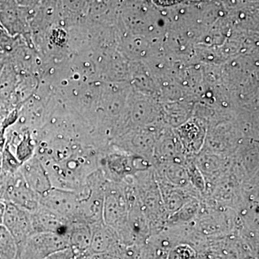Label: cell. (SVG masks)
<instances>
[{"label":"cell","instance_id":"obj_1","mask_svg":"<svg viewBox=\"0 0 259 259\" xmlns=\"http://www.w3.org/2000/svg\"><path fill=\"white\" fill-rule=\"evenodd\" d=\"M139 205L149 224L151 236L157 234L166 226L168 218L162 200L155 176L154 168L139 172L134 176Z\"/></svg>","mask_w":259,"mask_h":259},{"label":"cell","instance_id":"obj_2","mask_svg":"<svg viewBox=\"0 0 259 259\" xmlns=\"http://www.w3.org/2000/svg\"><path fill=\"white\" fill-rule=\"evenodd\" d=\"M106 177L100 168L87 178L81 187L76 190L79 199V210L76 221L90 225L104 222L103 207Z\"/></svg>","mask_w":259,"mask_h":259},{"label":"cell","instance_id":"obj_3","mask_svg":"<svg viewBox=\"0 0 259 259\" xmlns=\"http://www.w3.org/2000/svg\"><path fill=\"white\" fill-rule=\"evenodd\" d=\"M153 162L147 158L131 154L120 149H107L102 152L100 168L107 180L122 182L139 172L153 168Z\"/></svg>","mask_w":259,"mask_h":259},{"label":"cell","instance_id":"obj_4","mask_svg":"<svg viewBox=\"0 0 259 259\" xmlns=\"http://www.w3.org/2000/svg\"><path fill=\"white\" fill-rule=\"evenodd\" d=\"M69 247L68 236L53 233H35L18 250L15 259H44L54 252Z\"/></svg>","mask_w":259,"mask_h":259},{"label":"cell","instance_id":"obj_5","mask_svg":"<svg viewBox=\"0 0 259 259\" xmlns=\"http://www.w3.org/2000/svg\"><path fill=\"white\" fill-rule=\"evenodd\" d=\"M123 182H107L103 207V221L114 230L125 224L128 214Z\"/></svg>","mask_w":259,"mask_h":259},{"label":"cell","instance_id":"obj_6","mask_svg":"<svg viewBox=\"0 0 259 259\" xmlns=\"http://www.w3.org/2000/svg\"><path fill=\"white\" fill-rule=\"evenodd\" d=\"M2 200L31 213L40 204V196L30 188L20 170L7 176Z\"/></svg>","mask_w":259,"mask_h":259},{"label":"cell","instance_id":"obj_7","mask_svg":"<svg viewBox=\"0 0 259 259\" xmlns=\"http://www.w3.org/2000/svg\"><path fill=\"white\" fill-rule=\"evenodd\" d=\"M40 204L64 218L68 222L77 220L79 199L76 191L52 187L40 197Z\"/></svg>","mask_w":259,"mask_h":259},{"label":"cell","instance_id":"obj_8","mask_svg":"<svg viewBox=\"0 0 259 259\" xmlns=\"http://www.w3.org/2000/svg\"><path fill=\"white\" fill-rule=\"evenodd\" d=\"M3 225L14 238L18 250L34 233L30 213L9 202L5 203Z\"/></svg>","mask_w":259,"mask_h":259},{"label":"cell","instance_id":"obj_9","mask_svg":"<svg viewBox=\"0 0 259 259\" xmlns=\"http://www.w3.org/2000/svg\"><path fill=\"white\" fill-rule=\"evenodd\" d=\"M35 233H53L68 236L70 223L42 204L30 213Z\"/></svg>","mask_w":259,"mask_h":259},{"label":"cell","instance_id":"obj_10","mask_svg":"<svg viewBox=\"0 0 259 259\" xmlns=\"http://www.w3.org/2000/svg\"><path fill=\"white\" fill-rule=\"evenodd\" d=\"M20 171L30 188L40 197L52 188L47 169L35 155L22 163Z\"/></svg>","mask_w":259,"mask_h":259},{"label":"cell","instance_id":"obj_11","mask_svg":"<svg viewBox=\"0 0 259 259\" xmlns=\"http://www.w3.org/2000/svg\"><path fill=\"white\" fill-rule=\"evenodd\" d=\"M153 168L156 180L177 188L192 191L199 194L190 185L185 164L179 163H162L155 165Z\"/></svg>","mask_w":259,"mask_h":259},{"label":"cell","instance_id":"obj_12","mask_svg":"<svg viewBox=\"0 0 259 259\" xmlns=\"http://www.w3.org/2000/svg\"><path fill=\"white\" fill-rule=\"evenodd\" d=\"M91 226V243L87 254H99L111 251L120 244L117 233L112 227L104 222Z\"/></svg>","mask_w":259,"mask_h":259},{"label":"cell","instance_id":"obj_13","mask_svg":"<svg viewBox=\"0 0 259 259\" xmlns=\"http://www.w3.org/2000/svg\"><path fill=\"white\" fill-rule=\"evenodd\" d=\"M156 181L161 192L163 205L166 212H168V216L177 212L191 199L195 197V198L202 199L197 192L177 188L162 181L157 180Z\"/></svg>","mask_w":259,"mask_h":259},{"label":"cell","instance_id":"obj_14","mask_svg":"<svg viewBox=\"0 0 259 259\" xmlns=\"http://www.w3.org/2000/svg\"><path fill=\"white\" fill-rule=\"evenodd\" d=\"M69 247L76 256L88 253L92 239V226L82 221L70 223L69 233Z\"/></svg>","mask_w":259,"mask_h":259},{"label":"cell","instance_id":"obj_15","mask_svg":"<svg viewBox=\"0 0 259 259\" xmlns=\"http://www.w3.org/2000/svg\"><path fill=\"white\" fill-rule=\"evenodd\" d=\"M181 141L187 156H195L202 150L203 130L195 122H189L180 129Z\"/></svg>","mask_w":259,"mask_h":259},{"label":"cell","instance_id":"obj_16","mask_svg":"<svg viewBox=\"0 0 259 259\" xmlns=\"http://www.w3.org/2000/svg\"><path fill=\"white\" fill-rule=\"evenodd\" d=\"M202 209V199L194 197L184 204L177 212L168 216L166 226L192 224L199 217Z\"/></svg>","mask_w":259,"mask_h":259},{"label":"cell","instance_id":"obj_17","mask_svg":"<svg viewBox=\"0 0 259 259\" xmlns=\"http://www.w3.org/2000/svg\"><path fill=\"white\" fill-rule=\"evenodd\" d=\"M36 146V139L32 131L28 129H23L20 139L12 151L14 152L20 163H23L34 156Z\"/></svg>","mask_w":259,"mask_h":259},{"label":"cell","instance_id":"obj_18","mask_svg":"<svg viewBox=\"0 0 259 259\" xmlns=\"http://www.w3.org/2000/svg\"><path fill=\"white\" fill-rule=\"evenodd\" d=\"M194 156H187L185 163L190 185L203 199L205 194V180L194 162Z\"/></svg>","mask_w":259,"mask_h":259},{"label":"cell","instance_id":"obj_19","mask_svg":"<svg viewBox=\"0 0 259 259\" xmlns=\"http://www.w3.org/2000/svg\"><path fill=\"white\" fill-rule=\"evenodd\" d=\"M18 247L14 238L3 225L0 226V259H15Z\"/></svg>","mask_w":259,"mask_h":259},{"label":"cell","instance_id":"obj_20","mask_svg":"<svg viewBox=\"0 0 259 259\" xmlns=\"http://www.w3.org/2000/svg\"><path fill=\"white\" fill-rule=\"evenodd\" d=\"M21 165L11 148L5 144L2 158L1 171L5 175H13L20 170Z\"/></svg>","mask_w":259,"mask_h":259},{"label":"cell","instance_id":"obj_21","mask_svg":"<svg viewBox=\"0 0 259 259\" xmlns=\"http://www.w3.org/2000/svg\"><path fill=\"white\" fill-rule=\"evenodd\" d=\"M166 259H199L198 253L187 243L174 247L167 255Z\"/></svg>","mask_w":259,"mask_h":259},{"label":"cell","instance_id":"obj_22","mask_svg":"<svg viewBox=\"0 0 259 259\" xmlns=\"http://www.w3.org/2000/svg\"><path fill=\"white\" fill-rule=\"evenodd\" d=\"M20 35L13 36L8 33L5 29L0 27V50L7 55H10L20 42Z\"/></svg>","mask_w":259,"mask_h":259},{"label":"cell","instance_id":"obj_23","mask_svg":"<svg viewBox=\"0 0 259 259\" xmlns=\"http://www.w3.org/2000/svg\"><path fill=\"white\" fill-rule=\"evenodd\" d=\"M76 257L77 256L74 250L69 247L65 249L54 252L44 259H75Z\"/></svg>","mask_w":259,"mask_h":259},{"label":"cell","instance_id":"obj_24","mask_svg":"<svg viewBox=\"0 0 259 259\" xmlns=\"http://www.w3.org/2000/svg\"><path fill=\"white\" fill-rule=\"evenodd\" d=\"M42 1V0H17L20 6L25 7V8H35Z\"/></svg>","mask_w":259,"mask_h":259},{"label":"cell","instance_id":"obj_25","mask_svg":"<svg viewBox=\"0 0 259 259\" xmlns=\"http://www.w3.org/2000/svg\"><path fill=\"white\" fill-rule=\"evenodd\" d=\"M7 176L3 172L0 171V199L2 200V195H3V190H4V187L5 185V182H6Z\"/></svg>","mask_w":259,"mask_h":259},{"label":"cell","instance_id":"obj_26","mask_svg":"<svg viewBox=\"0 0 259 259\" xmlns=\"http://www.w3.org/2000/svg\"><path fill=\"white\" fill-rule=\"evenodd\" d=\"M5 210V202L0 199V226L3 224V218H4Z\"/></svg>","mask_w":259,"mask_h":259},{"label":"cell","instance_id":"obj_27","mask_svg":"<svg viewBox=\"0 0 259 259\" xmlns=\"http://www.w3.org/2000/svg\"><path fill=\"white\" fill-rule=\"evenodd\" d=\"M158 4L161 5H164V6H166V5H171L175 4L177 2V0H155Z\"/></svg>","mask_w":259,"mask_h":259},{"label":"cell","instance_id":"obj_28","mask_svg":"<svg viewBox=\"0 0 259 259\" xmlns=\"http://www.w3.org/2000/svg\"><path fill=\"white\" fill-rule=\"evenodd\" d=\"M7 56H8V55H7L6 54H5L3 51L0 50V64L5 60Z\"/></svg>","mask_w":259,"mask_h":259},{"label":"cell","instance_id":"obj_29","mask_svg":"<svg viewBox=\"0 0 259 259\" xmlns=\"http://www.w3.org/2000/svg\"><path fill=\"white\" fill-rule=\"evenodd\" d=\"M0 27H1V28H2V26H1V24H0Z\"/></svg>","mask_w":259,"mask_h":259}]
</instances>
